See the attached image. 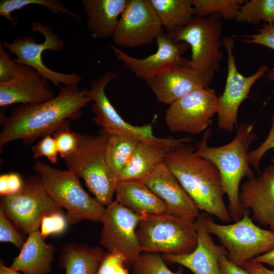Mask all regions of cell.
I'll return each instance as SVG.
<instances>
[{
	"label": "cell",
	"instance_id": "44",
	"mask_svg": "<svg viewBox=\"0 0 274 274\" xmlns=\"http://www.w3.org/2000/svg\"><path fill=\"white\" fill-rule=\"evenodd\" d=\"M251 260L262 264H268L272 267V269L274 270V249L266 253L253 258Z\"/></svg>",
	"mask_w": 274,
	"mask_h": 274
},
{
	"label": "cell",
	"instance_id": "5",
	"mask_svg": "<svg viewBox=\"0 0 274 274\" xmlns=\"http://www.w3.org/2000/svg\"><path fill=\"white\" fill-rule=\"evenodd\" d=\"M33 170L50 197L66 210L68 223L101 221L105 208L85 191L75 173L54 168L41 160L35 163Z\"/></svg>",
	"mask_w": 274,
	"mask_h": 274
},
{
	"label": "cell",
	"instance_id": "25",
	"mask_svg": "<svg viewBox=\"0 0 274 274\" xmlns=\"http://www.w3.org/2000/svg\"><path fill=\"white\" fill-rule=\"evenodd\" d=\"M115 194L116 201L137 214H168L164 203L142 182L119 181Z\"/></svg>",
	"mask_w": 274,
	"mask_h": 274
},
{
	"label": "cell",
	"instance_id": "41",
	"mask_svg": "<svg viewBox=\"0 0 274 274\" xmlns=\"http://www.w3.org/2000/svg\"><path fill=\"white\" fill-rule=\"evenodd\" d=\"M228 253L221 254L219 263L221 274H251L243 267L239 266L229 260Z\"/></svg>",
	"mask_w": 274,
	"mask_h": 274
},
{
	"label": "cell",
	"instance_id": "36",
	"mask_svg": "<svg viewBox=\"0 0 274 274\" xmlns=\"http://www.w3.org/2000/svg\"><path fill=\"white\" fill-rule=\"evenodd\" d=\"M68 222L66 217L60 211L44 216L40 225V233L45 239L51 234L62 233L66 229Z\"/></svg>",
	"mask_w": 274,
	"mask_h": 274
},
{
	"label": "cell",
	"instance_id": "10",
	"mask_svg": "<svg viewBox=\"0 0 274 274\" xmlns=\"http://www.w3.org/2000/svg\"><path fill=\"white\" fill-rule=\"evenodd\" d=\"M0 207L27 234L39 229L44 216L61 210L46 192L37 175L23 180L21 189L16 193L2 196Z\"/></svg>",
	"mask_w": 274,
	"mask_h": 274
},
{
	"label": "cell",
	"instance_id": "40",
	"mask_svg": "<svg viewBox=\"0 0 274 274\" xmlns=\"http://www.w3.org/2000/svg\"><path fill=\"white\" fill-rule=\"evenodd\" d=\"M18 63L11 58L9 53L4 49L3 43H0V82L12 79L17 72Z\"/></svg>",
	"mask_w": 274,
	"mask_h": 274
},
{
	"label": "cell",
	"instance_id": "28",
	"mask_svg": "<svg viewBox=\"0 0 274 274\" xmlns=\"http://www.w3.org/2000/svg\"><path fill=\"white\" fill-rule=\"evenodd\" d=\"M141 141L124 134H108L106 155L108 166L118 178L130 158L136 146Z\"/></svg>",
	"mask_w": 274,
	"mask_h": 274
},
{
	"label": "cell",
	"instance_id": "17",
	"mask_svg": "<svg viewBox=\"0 0 274 274\" xmlns=\"http://www.w3.org/2000/svg\"><path fill=\"white\" fill-rule=\"evenodd\" d=\"M48 81L32 67L18 64L14 78L0 82V106L36 105L53 99L55 96Z\"/></svg>",
	"mask_w": 274,
	"mask_h": 274
},
{
	"label": "cell",
	"instance_id": "35",
	"mask_svg": "<svg viewBox=\"0 0 274 274\" xmlns=\"http://www.w3.org/2000/svg\"><path fill=\"white\" fill-rule=\"evenodd\" d=\"M126 261L122 253L107 252L96 274H130L124 265Z\"/></svg>",
	"mask_w": 274,
	"mask_h": 274
},
{
	"label": "cell",
	"instance_id": "42",
	"mask_svg": "<svg viewBox=\"0 0 274 274\" xmlns=\"http://www.w3.org/2000/svg\"><path fill=\"white\" fill-rule=\"evenodd\" d=\"M23 184V180L18 174L15 173L7 174V195L18 192L21 189Z\"/></svg>",
	"mask_w": 274,
	"mask_h": 274
},
{
	"label": "cell",
	"instance_id": "3",
	"mask_svg": "<svg viewBox=\"0 0 274 274\" xmlns=\"http://www.w3.org/2000/svg\"><path fill=\"white\" fill-rule=\"evenodd\" d=\"M254 123L241 124L236 127V135L229 143L219 147H210L208 139L211 129L206 130L196 145L195 154L212 162L218 168L222 184L229 201V212L232 220L236 222L243 214L239 199L242 180L254 176L249 161V149L257 139L253 131Z\"/></svg>",
	"mask_w": 274,
	"mask_h": 274
},
{
	"label": "cell",
	"instance_id": "9",
	"mask_svg": "<svg viewBox=\"0 0 274 274\" xmlns=\"http://www.w3.org/2000/svg\"><path fill=\"white\" fill-rule=\"evenodd\" d=\"M31 26L33 31L44 36L43 43H38L29 35L17 37L11 43H3L4 47L16 56V58L13 59L15 62L32 67L42 77L56 87H60L61 84L78 85L82 77L77 73L65 74L54 71L48 67L43 61L42 53L45 50L59 52L64 48V41L50 28L40 22H33Z\"/></svg>",
	"mask_w": 274,
	"mask_h": 274
},
{
	"label": "cell",
	"instance_id": "27",
	"mask_svg": "<svg viewBox=\"0 0 274 274\" xmlns=\"http://www.w3.org/2000/svg\"><path fill=\"white\" fill-rule=\"evenodd\" d=\"M167 33L189 24L196 16L192 0H150Z\"/></svg>",
	"mask_w": 274,
	"mask_h": 274
},
{
	"label": "cell",
	"instance_id": "6",
	"mask_svg": "<svg viewBox=\"0 0 274 274\" xmlns=\"http://www.w3.org/2000/svg\"><path fill=\"white\" fill-rule=\"evenodd\" d=\"M136 234L145 252L187 254L197 244L195 221L169 214H142Z\"/></svg>",
	"mask_w": 274,
	"mask_h": 274
},
{
	"label": "cell",
	"instance_id": "45",
	"mask_svg": "<svg viewBox=\"0 0 274 274\" xmlns=\"http://www.w3.org/2000/svg\"><path fill=\"white\" fill-rule=\"evenodd\" d=\"M7 174L1 175L0 176V194L2 196L7 195Z\"/></svg>",
	"mask_w": 274,
	"mask_h": 274
},
{
	"label": "cell",
	"instance_id": "33",
	"mask_svg": "<svg viewBox=\"0 0 274 274\" xmlns=\"http://www.w3.org/2000/svg\"><path fill=\"white\" fill-rule=\"evenodd\" d=\"M68 121L66 122L52 134L59 154L63 159L76 150L80 141V133L71 130Z\"/></svg>",
	"mask_w": 274,
	"mask_h": 274
},
{
	"label": "cell",
	"instance_id": "14",
	"mask_svg": "<svg viewBox=\"0 0 274 274\" xmlns=\"http://www.w3.org/2000/svg\"><path fill=\"white\" fill-rule=\"evenodd\" d=\"M163 33L150 0H128L112 39L118 46L135 48L149 45Z\"/></svg>",
	"mask_w": 274,
	"mask_h": 274
},
{
	"label": "cell",
	"instance_id": "16",
	"mask_svg": "<svg viewBox=\"0 0 274 274\" xmlns=\"http://www.w3.org/2000/svg\"><path fill=\"white\" fill-rule=\"evenodd\" d=\"M156 51L144 58L132 57L116 46H111L116 58L135 75L147 82L165 70L181 63L182 55L189 49L185 42L175 43L166 33L156 40Z\"/></svg>",
	"mask_w": 274,
	"mask_h": 274
},
{
	"label": "cell",
	"instance_id": "1",
	"mask_svg": "<svg viewBox=\"0 0 274 274\" xmlns=\"http://www.w3.org/2000/svg\"><path fill=\"white\" fill-rule=\"evenodd\" d=\"M92 101L89 90L78 85H64L53 99L36 105H20L5 118L0 133V146L17 140L31 143L52 134L70 119L76 120Z\"/></svg>",
	"mask_w": 274,
	"mask_h": 274
},
{
	"label": "cell",
	"instance_id": "30",
	"mask_svg": "<svg viewBox=\"0 0 274 274\" xmlns=\"http://www.w3.org/2000/svg\"><path fill=\"white\" fill-rule=\"evenodd\" d=\"M235 21L257 24L263 21L274 25V0H251L240 7Z\"/></svg>",
	"mask_w": 274,
	"mask_h": 274
},
{
	"label": "cell",
	"instance_id": "12",
	"mask_svg": "<svg viewBox=\"0 0 274 274\" xmlns=\"http://www.w3.org/2000/svg\"><path fill=\"white\" fill-rule=\"evenodd\" d=\"M218 96L213 89L201 88L169 105L165 122L172 131L193 134L207 130L217 113Z\"/></svg>",
	"mask_w": 274,
	"mask_h": 274
},
{
	"label": "cell",
	"instance_id": "13",
	"mask_svg": "<svg viewBox=\"0 0 274 274\" xmlns=\"http://www.w3.org/2000/svg\"><path fill=\"white\" fill-rule=\"evenodd\" d=\"M142 214L126 208L116 200L105 208L101 222L100 245L108 252L122 253L132 263L142 251L136 234Z\"/></svg>",
	"mask_w": 274,
	"mask_h": 274
},
{
	"label": "cell",
	"instance_id": "46",
	"mask_svg": "<svg viewBox=\"0 0 274 274\" xmlns=\"http://www.w3.org/2000/svg\"><path fill=\"white\" fill-rule=\"evenodd\" d=\"M0 274H20L19 272L14 270L10 266L8 267L4 264L3 259L0 261Z\"/></svg>",
	"mask_w": 274,
	"mask_h": 274
},
{
	"label": "cell",
	"instance_id": "39",
	"mask_svg": "<svg viewBox=\"0 0 274 274\" xmlns=\"http://www.w3.org/2000/svg\"><path fill=\"white\" fill-rule=\"evenodd\" d=\"M241 36L245 43L262 45L274 50V25L265 24L257 33Z\"/></svg>",
	"mask_w": 274,
	"mask_h": 274
},
{
	"label": "cell",
	"instance_id": "29",
	"mask_svg": "<svg viewBox=\"0 0 274 274\" xmlns=\"http://www.w3.org/2000/svg\"><path fill=\"white\" fill-rule=\"evenodd\" d=\"M31 5L44 7L55 15L64 14L80 21V16L64 7L57 0H1L0 15L8 20L12 25L17 23V19L12 15V12Z\"/></svg>",
	"mask_w": 274,
	"mask_h": 274
},
{
	"label": "cell",
	"instance_id": "8",
	"mask_svg": "<svg viewBox=\"0 0 274 274\" xmlns=\"http://www.w3.org/2000/svg\"><path fill=\"white\" fill-rule=\"evenodd\" d=\"M205 224L226 250L229 260L239 266L274 249V231L256 225L248 210L244 211L240 220L228 224L217 223L205 213Z\"/></svg>",
	"mask_w": 274,
	"mask_h": 274
},
{
	"label": "cell",
	"instance_id": "34",
	"mask_svg": "<svg viewBox=\"0 0 274 274\" xmlns=\"http://www.w3.org/2000/svg\"><path fill=\"white\" fill-rule=\"evenodd\" d=\"M6 216L0 207V241L10 242L21 250L27 237L17 230V226Z\"/></svg>",
	"mask_w": 274,
	"mask_h": 274
},
{
	"label": "cell",
	"instance_id": "37",
	"mask_svg": "<svg viewBox=\"0 0 274 274\" xmlns=\"http://www.w3.org/2000/svg\"><path fill=\"white\" fill-rule=\"evenodd\" d=\"M31 151L35 158L46 157L52 163H55L57 161L59 153L55 141L52 134L42 138V139L31 148Z\"/></svg>",
	"mask_w": 274,
	"mask_h": 274
},
{
	"label": "cell",
	"instance_id": "47",
	"mask_svg": "<svg viewBox=\"0 0 274 274\" xmlns=\"http://www.w3.org/2000/svg\"><path fill=\"white\" fill-rule=\"evenodd\" d=\"M265 76L267 80L274 81V70L268 71Z\"/></svg>",
	"mask_w": 274,
	"mask_h": 274
},
{
	"label": "cell",
	"instance_id": "11",
	"mask_svg": "<svg viewBox=\"0 0 274 274\" xmlns=\"http://www.w3.org/2000/svg\"><path fill=\"white\" fill-rule=\"evenodd\" d=\"M222 42L227 54V73L224 91L218 99L217 123L219 129L232 132L237 126V114L241 105L248 97L255 83L266 74L268 67L262 65L254 74L245 76L236 65L233 37H224Z\"/></svg>",
	"mask_w": 274,
	"mask_h": 274
},
{
	"label": "cell",
	"instance_id": "32",
	"mask_svg": "<svg viewBox=\"0 0 274 274\" xmlns=\"http://www.w3.org/2000/svg\"><path fill=\"white\" fill-rule=\"evenodd\" d=\"M133 274H182V269L176 272L170 270L162 256L157 253H141L132 263Z\"/></svg>",
	"mask_w": 274,
	"mask_h": 274
},
{
	"label": "cell",
	"instance_id": "7",
	"mask_svg": "<svg viewBox=\"0 0 274 274\" xmlns=\"http://www.w3.org/2000/svg\"><path fill=\"white\" fill-rule=\"evenodd\" d=\"M221 17L195 16L186 26L166 35L175 43L185 42L191 48V57L187 62L203 76L207 85L212 83L219 71L223 54L220 50L223 43Z\"/></svg>",
	"mask_w": 274,
	"mask_h": 274
},
{
	"label": "cell",
	"instance_id": "2",
	"mask_svg": "<svg viewBox=\"0 0 274 274\" xmlns=\"http://www.w3.org/2000/svg\"><path fill=\"white\" fill-rule=\"evenodd\" d=\"M181 144L168 153L165 163L200 211L224 223L231 217L224 202L220 173L210 161L195 154L194 148Z\"/></svg>",
	"mask_w": 274,
	"mask_h": 274
},
{
	"label": "cell",
	"instance_id": "26",
	"mask_svg": "<svg viewBox=\"0 0 274 274\" xmlns=\"http://www.w3.org/2000/svg\"><path fill=\"white\" fill-rule=\"evenodd\" d=\"M107 252L98 246L70 243L59 255V265L64 274H96Z\"/></svg>",
	"mask_w": 274,
	"mask_h": 274
},
{
	"label": "cell",
	"instance_id": "43",
	"mask_svg": "<svg viewBox=\"0 0 274 274\" xmlns=\"http://www.w3.org/2000/svg\"><path fill=\"white\" fill-rule=\"evenodd\" d=\"M243 267L251 274H274V270L267 268L263 264L252 260L246 262Z\"/></svg>",
	"mask_w": 274,
	"mask_h": 274
},
{
	"label": "cell",
	"instance_id": "18",
	"mask_svg": "<svg viewBox=\"0 0 274 274\" xmlns=\"http://www.w3.org/2000/svg\"><path fill=\"white\" fill-rule=\"evenodd\" d=\"M165 204L167 213L195 221L200 210L165 163L141 181Z\"/></svg>",
	"mask_w": 274,
	"mask_h": 274
},
{
	"label": "cell",
	"instance_id": "23",
	"mask_svg": "<svg viewBox=\"0 0 274 274\" xmlns=\"http://www.w3.org/2000/svg\"><path fill=\"white\" fill-rule=\"evenodd\" d=\"M128 0H82L87 27L94 39L113 36Z\"/></svg>",
	"mask_w": 274,
	"mask_h": 274
},
{
	"label": "cell",
	"instance_id": "22",
	"mask_svg": "<svg viewBox=\"0 0 274 274\" xmlns=\"http://www.w3.org/2000/svg\"><path fill=\"white\" fill-rule=\"evenodd\" d=\"M191 141L190 138H167L160 142L140 141L121 172L119 181H141L165 162L167 155L172 148Z\"/></svg>",
	"mask_w": 274,
	"mask_h": 274
},
{
	"label": "cell",
	"instance_id": "19",
	"mask_svg": "<svg viewBox=\"0 0 274 274\" xmlns=\"http://www.w3.org/2000/svg\"><path fill=\"white\" fill-rule=\"evenodd\" d=\"M147 83L158 101L169 105L195 90L209 86L201 74L185 58Z\"/></svg>",
	"mask_w": 274,
	"mask_h": 274
},
{
	"label": "cell",
	"instance_id": "15",
	"mask_svg": "<svg viewBox=\"0 0 274 274\" xmlns=\"http://www.w3.org/2000/svg\"><path fill=\"white\" fill-rule=\"evenodd\" d=\"M118 73L107 71L92 82L89 94L93 104V120L108 134H124L135 137L143 141L160 142L164 138H157L153 133L151 124L143 126L133 125L123 119L114 107L105 93L109 83L116 79Z\"/></svg>",
	"mask_w": 274,
	"mask_h": 274
},
{
	"label": "cell",
	"instance_id": "31",
	"mask_svg": "<svg viewBox=\"0 0 274 274\" xmlns=\"http://www.w3.org/2000/svg\"><path fill=\"white\" fill-rule=\"evenodd\" d=\"M243 0H192L196 16L217 15L226 20H234Z\"/></svg>",
	"mask_w": 274,
	"mask_h": 274
},
{
	"label": "cell",
	"instance_id": "38",
	"mask_svg": "<svg viewBox=\"0 0 274 274\" xmlns=\"http://www.w3.org/2000/svg\"><path fill=\"white\" fill-rule=\"evenodd\" d=\"M271 127L268 135L261 144L256 149L249 153V161L256 170H259L261 160L266 152L271 149L274 148V113L271 117ZM274 164V158L271 159Z\"/></svg>",
	"mask_w": 274,
	"mask_h": 274
},
{
	"label": "cell",
	"instance_id": "21",
	"mask_svg": "<svg viewBox=\"0 0 274 274\" xmlns=\"http://www.w3.org/2000/svg\"><path fill=\"white\" fill-rule=\"evenodd\" d=\"M197 244L192 252L183 255L164 254V260L184 266L194 274H221L219 259L220 255L227 253L223 247L215 243L205 224V213L200 214L195 220Z\"/></svg>",
	"mask_w": 274,
	"mask_h": 274
},
{
	"label": "cell",
	"instance_id": "20",
	"mask_svg": "<svg viewBox=\"0 0 274 274\" xmlns=\"http://www.w3.org/2000/svg\"><path fill=\"white\" fill-rule=\"evenodd\" d=\"M239 199L243 211L250 210L256 221L274 231V164L243 183Z\"/></svg>",
	"mask_w": 274,
	"mask_h": 274
},
{
	"label": "cell",
	"instance_id": "4",
	"mask_svg": "<svg viewBox=\"0 0 274 274\" xmlns=\"http://www.w3.org/2000/svg\"><path fill=\"white\" fill-rule=\"evenodd\" d=\"M108 136L102 129L97 135L80 134L77 149L64 158L67 169L85 181L95 198L104 206L113 201L119 182L107 161Z\"/></svg>",
	"mask_w": 274,
	"mask_h": 274
},
{
	"label": "cell",
	"instance_id": "24",
	"mask_svg": "<svg viewBox=\"0 0 274 274\" xmlns=\"http://www.w3.org/2000/svg\"><path fill=\"white\" fill-rule=\"evenodd\" d=\"M39 229L28 234L20 252L10 267L22 274H48L52 270L55 248L47 244Z\"/></svg>",
	"mask_w": 274,
	"mask_h": 274
}]
</instances>
